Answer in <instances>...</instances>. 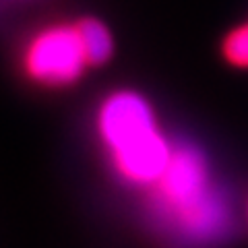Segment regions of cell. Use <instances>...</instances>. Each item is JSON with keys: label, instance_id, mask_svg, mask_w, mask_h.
I'll return each instance as SVG.
<instances>
[{"label": "cell", "instance_id": "cell-3", "mask_svg": "<svg viewBox=\"0 0 248 248\" xmlns=\"http://www.w3.org/2000/svg\"><path fill=\"white\" fill-rule=\"evenodd\" d=\"M89 64L77 25H50L31 37L23 54V66L42 85H71Z\"/></svg>", "mask_w": 248, "mask_h": 248}, {"label": "cell", "instance_id": "cell-4", "mask_svg": "<svg viewBox=\"0 0 248 248\" xmlns=\"http://www.w3.org/2000/svg\"><path fill=\"white\" fill-rule=\"evenodd\" d=\"M77 29H79V37L89 64H104L114 52V40H112L110 29L102 21H95V19L81 21Z\"/></svg>", "mask_w": 248, "mask_h": 248}, {"label": "cell", "instance_id": "cell-1", "mask_svg": "<svg viewBox=\"0 0 248 248\" xmlns=\"http://www.w3.org/2000/svg\"><path fill=\"white\" fill-rule=\"evenodd\" d=\"M151 215L164 234L184 248H207L232 230V205L215 182L205 155L195 147H174L161 178L151 186Z\"/></svg>", "mask_w": 248, "mask_h": 248}, {"label": "cell", "instance_id": "cell-5", "mask_svg": "<svg viewBox=\"0 0 248 248\" xmlns=\"http://www.w3.org/2000/svg\"><path fill=\"white\" fill-rule=\"evenodd\" d=\"M228 60L236 66H248V23L234 29L223 46Z\"/></svg>", "mask_w": 248, "mask_h": 248}, {"label": "cell", "instance_id": "cell-2", "mask_svg": "<svg viewBox=\"0 0 248 248\" xmlns=\"http://www.w3.org/2000/svg\"><path fill=\"white\" fill-rule=\"evenodd\" d=\"M97 133L126 182L151 188L166 172L174 145L159 130L151 104L137 91H114L97 110Z\"/></svg>", "mask_w": 248, "mask_h": 248}]
</instances>
